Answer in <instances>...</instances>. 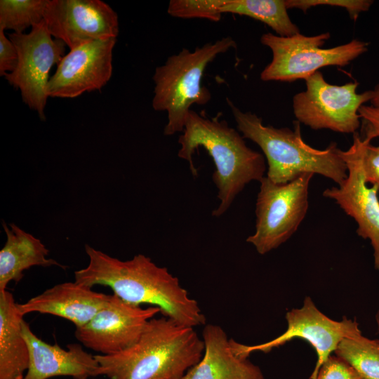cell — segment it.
<instances>
[{
  "label": "cell",
  "mask_w": 379,
  "mask_h": 379,
  "mask_svg": "<svg viewBox=\"0 0 379 379\" xmlns=\"http://www.w3.org/2000/svg\"><path fill=\"white\" fill-rule=\"evenodd\" d=\"M85 251L88 265L74 272V281L91 288L108 286L124 301L157 307L163 316L182 326L206 325L197 301L166 267L157 265L143 254L121 260L88 244Z\"/></svg>",
  "instance_id": "6da1fadb"
},
{
  "label": "cell",
  "mask_w": 379,
  "mask_h": 379,
  "mask_svg": "<svg viewBox=\"0 0 379 379\" xmlns=\"http://www.w3.org/2000/svg\"><path fill=\"white\" fill-rule=\"evenodd\" d=\"M178 143V157L189 163L194 176L197 175V170L192 155L199 147L213 159L215 171L212 179L220 200L212 212L214 217L223 215L247 184L260 182L265 177V157L248 147L243 135L218 116L208 118L191 109Z\"/></svg>",
  "instance_id": "7a4b0ae2"
},
{
  "label": "cell",
  "mask_w": 379,
  "mask_h": 379,
  "mask_svg": "<svg viewBox=\"0 0 379 379\" xmlns=\"http://www.w3.org/2000/svg\"><path fill=\"white\" fill-rule=\"evenodd\" d=\"M194 328L162 316L152 318L133 345L114 354H95L99 375L109 379H180L202 358Z\"/></svg>",
  "instance_id": "3957f363"
},
{
  "label": "cell",
  "mask_w": 379,
  "mask_h": 379,
  "mask_svg": "<svg viewBox=\"0 0 379 379\" xmlns=\"http://www.w3.org/2000/svg\"><path fill=\"white\" fill-rule=\"evenodd\" d=\"M239 131L262 149L267 163V177L279 184L287 183L303 173L319 174L340 185L347 175V168L336 142L324 149L312 147L302 139L300 122L294 130L265 126L261 118L239 109L228 98Z\"/></svg>",
  "instance_id": "277c9868"
},
{
  "label": "cell",
  "mask_w": 379,
  "mask_h": 379,
  "mask_svg": "<svg viewBox=\"0 0 379 379\" xmlns=\"http://www.w3.org/2000/svg\"><path fill=\"white\" fill-rule=\"evenodd\" d=\"M235 47L234 40L225 36L192 51L182 48L156 67L152 105L155 111L167 112L164 135L182 132L191 107L204 105L210 101V91L201 85L204 71L218 55Z\"/></svg>",
  "instance_id": "5b68a950"
},
{
  "label": "cell",
  "mask_w": 379,
  "mask_h": 379,
  "mask_svg": "<svg viewBox=\"0 0 379 379\" xmlns=\"http://www.w3.org/2000/svg\"><path fill=\"white\" fill-rule=\"evenodd\" d=\"M330 36L328 32L311 36L300 33L291 36L270 32L262 34L260 42L270 48L272 59L262 71L261 80L286 82L305 80L321 67L346 66L368 50L367 42L357 39L335 47L322 48Z\"/></svg>",
  "instance_id": "8992f818"
},
{
  "label": "cell",
  "mask_w": 379,
  "mask_h": 379,
  "mask_svg": "<svg viewBox=\"0 0 379 379\" xmlns=\"http://www.w3.org/2000/svg\"><path fill=\"white\" fill-rule=\"evenodd\" d=\"M314 174L303 173L284 184L267 176L260 181L255 232L246 239L260 255L286 242L298 230L309 207V186Z\"/></svg>",
  "instance_id": "52a82bcc"
},
{
  "label": "cell",
  "mask_w": 379,
  "mask_h": 379,
  "mask_svg": "<svg viewBox=\"0 0 379 379\" xmlns=\"http://www.w3.org/2000/svg\"><path fill=\"white\" fill-rule=\"evenodd\" d=\"M305 82L306 90L293 98V113L298 122L314 130L357 133L361 121L359 109L371 101L372 91L357 93V81L340 86L330 84L319 71L307 78Z\"/></svg>",
  "instance_id": "ba28073f"
},
{
  "label": "cell",
  "mask_w": 379,
  "mask_h": 379,
  "mask_svg": "<svg viewBox=\"0 0 379 379\" xmlns=\"http://www.w3.org/2000/svg\"><path fill=\"white\" fill-rule=\"evenodd\" d=\"M286 319L287 329L268 342L247 345L230 338L234 353L248 358L255 351L268 353L294 338H300L309 343L317 353V361L310 376V379H315L320 366L335 351L340 342L361 332L356 319L343 317L340 321L333 320L321 312L309 296L304 299L301 307L287 312Z\"/></svg>",
  "instance_id": "9c48e42d"
},
{
  "label": "cell",
  "mask_w": 379,
  "mask_h": 379,
  "mask_svg": "<svg viewBox=\"0 0 379 379\" xmlns=\"http://www.w3.org/2000/svg\"><path fill=\"white\" fill-rule=\"evenodd\" d=\"M8 38L17 49L18 61L5 79L20 91L24 103L44 120L49 72L65 56L66 44L52 36L44 20L34 25L29 33L12 32Z\"/></svg>",
  "instance_id": "30bf717a"
},
{
  "label": "cell",
  "mask_w": 379,
  "mask_h": 379,
  "mask_svg": "<svg viewBox=\"0 0 379 379\" xmlns=\"http://www.w3.org/2000/svg\"><path fill=\"white\" fill-rule=\"evenodd\" d=\"M158 313L161 310L157 307L143 308L109 295L105 305L88 323L76 328L75 338L97 354H114L136 343Z\"/></svg>",
  "instance_id": "8fae6325"
},
{
  "label": "cell",
  "mask_w": 379,
  "mask_h": 379,
  "mask_svg": "<svg viewBox=\"0 0 379 379\" xmlns=\"http://www.w3.org/2000/svg\"><path fill=\"white\" fill-rule=\"evenodd\" d=\"M364 141L354 133L350 147L341 152L347 175L337 187L326 189L323 196L333 199L357 224V234L368 239L373 250L374 267L379 271V199L377 186L368 187L362 169Z\"/></svg>",
  "instance_id": "7c38bea8"
},
{
  "label": "cell",
  "mask_w": 379,
  "mask_h": 379,
  "mask_svg": "<svg viewBox=\"0 0 379 379\" xmlns=\"http://www.w3.org/2000/svg\"><path fill=\"white\" fill-rule=\"evenodd\" d=\"M44 20L52 36L70 50L117 38L119 30L117 13L100 0H48Z\"/></svg>",
  "instance_id": "4fadbf2b"
},
{
  "label": "cell",
  "mask_w": 379,
  "mask_h": 379,
  "mask_svg": "<svg viewBox=\"0 0 379 379\" xmlns=\"http://www.w3.org/2000/svg\"><path fill=\"white\" fill-rule=\"evenodd\" d=\"M116 41L117 38L98 40L70 50L48 81V96L74 98L104 87L112 77Z\"/></svg>",
  "instance_id": "5bb4252c"
},
{
  "label": "cell",
  "mask_w": 379,
  "mask_h": 379,
  "mask_svg": "<svg viewBox=\"0 0 379 379\" xmlns=\"http://www.w3.org/2000/svg\"><path fill=\"white\" fill-rule=\"evenodd\" d=\"M22 333L29 351V365L23 379H48L56 376H71L74 379H88L99 375V364L95 355L88 353L77 343L62 349L38 338L23 319Z\"/></svg>",
  "instance_id": "9a60e30c"
},
{
  "label": "cell",
  "mask_w": 379,
  "mask_h": 379,
  "mask_svg": "<svg viewBox=\"0 0 379 379\" xmlns=\"http://www.w3.org/2000/svg\"><path fill=\"white\" fill-rule=\"evenodd\" d=\"M109 295L98 293L76 281L53 286L26 302L18 303L22 315L48 314L67 319L75 327L88 323L105 305Z\"/></svg>",
  "instance_id": "2e32d148"
},
{
  "label": "cell",
  "mask_w": 379,
  "mask_h": 379,
  "mask_svg": "<svg viewBox=\"0 0 379 379\" xmlns=\"http://www.w3.org/2000/svg\"><path fill=\"white\" fill-rule=\"evenodd\" d=\"M202 340V358L180 379H265L258 366L234 353L230 339L221 326L204 325Z\"/></svg>",
  "instance_id": "e0dca14e"
},
{
  "label": "cell",
  "mask_w": 379,
  "mask_h": 379,
  "mask_svg": "<svg viewBox=\"0 0 379 379\" xmlns=\"http://www.w3.org/2000/svg\"><path fill=\"white\" fill-rule=\"evenodd\" d=\"M2 226L6 241L0 251V291L6 290L11 281H20L23 272L34 266L44 267L64 265L48 258L49 251L41 241L14 223Z\"/></svg>",
  "instance_id": "ac0fdd59"
},
{
  "label": "cell",
  "mask_w": 379,
  "mask_h": 379,
  "mask_svg": "<svg viewBox=\"0 0 379 379\" xmlns=\"http://www.w3.org/2000/svg\"><path fill=\"white\" fill-rule=\"evenodd\" d=\"M23 315L13 294L0 291V379H23L29 351L22 333Z\"/></svg>",
  "instance_id": "d6986e66"
},
{
  "label": "cell",
  "mask_w": 379,
  "mask_h": 379,
  "mask_svg": "<svg viewBox=\"0 0 379 379\" xmlns=\"http://www.w3.org/2000/svg\"><path fill=\"white\" fill-rule=\"evenodd\" d=\"M287 10L286 0H208L210 20L219 21L223 13L245 15L264 22L281 36L300 33Z\"/></svg>",
  "instance_id": "ffe728a7"
},
{
  "label": "cell",
  "mask_w": 379,
  "mask_h": 379,
  "mask_svg": "<svg viewBox=\"0 0 379 379\" xmlns=\"http://www.w3.org/2000/svg\"><path fill=\"white\" fill-rule=\"evenodd\" d=\"M348 362L361 379H379V342L360 332L343 339L334 352Z\"/></svg>",
  "instance_id": "44dd1931"
},
{
  "label": "cell",
  "mask_w": 379,
  "mask_h": 379,
  "mask_svg": "<svg viewBox=\"0 0 379 379\" xmlns=\"http://www.w3.org/2000/svg\"><path fill=\"white\" fill-rule=\"evenodd\" d=\"M48 0H1L0 29L23 33L41 22Z\"/></svg>",
  "instance_id": "7402d4cb"
},
{
  "label": "cell",
  "mask_w": 379,
  "mask_h": 379,
  "mask_svg": "<svg viewBox=\"0 0 379 379\" xmlns=\"http://www.w3.org/2000/svg\"><path fill=\"white\" fill-rule=\"evenodd\" d=\"M373 1L369 0H286L288 9L298 8L304 12L312 6L328 5L345 8L354 20L361 12L369 9Z\"/></svg>",
  "instance_id": "603a6c76"
},
{
  "label": "cell",
  "mask_w": 379,
  "mask_h": 379,
  "mask_svg": "<svg viewBox=\"0 0 379 379\" xmlns=\"http://www.w3.org/2000/svg\"><path fill=\"white\" fill-rule=\"evenodd\" d=\"M315 379H361L345 360L331 355L320 366Z\"/></svg>",
  "instance_id": "cb8c5ba5"
},
{
  "label": "cell",
  "mask_w": 379,
  "mask_h": 379,
  "mask_svg": "<svg viewBox=\"0 0 379 379\" xmlns=\"http://www.w3.org/2000/svg\"><path fill=\"white\" fill-rule=\"evenodd\" d=\"M363 140L364 144L362 152V169L364 180L366 184L377 186L379 193V146L371 145L370 140Z\"/></svg>",
  "instance_id": "d4e9b609"
},
{
  "label": "cell",
  "mask_w": 379,
  "mask_h": 379,
  "mask_svg": "<svg viewBox=\"0 0 379 379\" xmlns=\"http://www.w3.org/2000/svg\"><path fill=\"white\" fill-rule=\"evenodd\" d=\"M4 32L0 29V75L4 77L15 69L18 61L17 49Z\"/></svg>",
  "instance_id": "484cf974"
},
{
  "label": "cell",
  "mask_w": 379,
  "mask_h": 379,
  "mask_svg": "<svg viewBox=\"0 0 379 379\" xmlns=\"http://www.w3.org/2000/svg\"><path fill=\"white\" fill-rule=\"evenodd\" d=\"M359 116L361 121L362 139L372 140L379 138V109L371 105H362L359 109Z\"/></svg>",
  "instance_id": "4316f807"
},
{
  "label": "cell",
  "mask_w": 379,
  "mask_h": 379,
  "mask_svg": "<svg viewBox=\"0 0 379 379\" xmlns=\"http://www.w3.org/2000/svg\"><path fill=\"white\" fill-rule=\"evenodd\" d=\"M373 96L371 100L372 106L379 109V84L372 91Z\"/></svg>",
  "instance_id": "83f0119b"
},
{
  "label": "cell",
  "mask_w": 379,
  "mask_h": 379,
  "mask_svg": "<svg viewBox=\"0 0 379 379\" xmlns=\"http://www.w3.org/2000/svg\"><path fill=\"white\" fill-rule=\"evenodd\" d=\"M375 322H376V324H377L378 333L379 335V310L377 311V312L375 314ZM378 340L379 342V338L378 339Z\"/></svg>",
  "instance_id": "f1b7e54d"
}]
</instances>
